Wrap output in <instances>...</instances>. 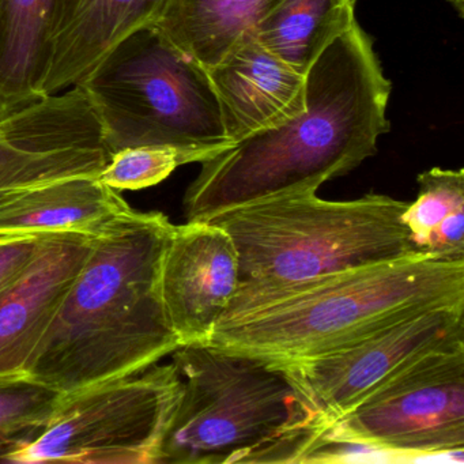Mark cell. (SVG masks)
<instances>
[{
	"instance_id": "obj_10",
	"label": "cell",
	"mask_w": 464,
	"mask_h": 464,
	"mask_svg": "<svg viewBox=\"0 0 464 464\" xmlns=\"http://www.w3.org/2000/svg\"><path fill=\"white\" fill-rule=\"evenodd\" d=\"M240 286L237 249L211 221L173 225L160 268L168 320L181 346L208 343Z\"/></svg>"
},
{
	"instance_id": "obj_6",
	"label": "cell",
	"mask_w": 464,
	"mask_h": 464,
	"mask_svg": "<svg viewBox=\"0 0 464 464\" xmlns=\"http://www.w3.org/2000/svg\"><path fill=\"white\" fill-rule=\"evenodd\" d=\"M110 153L131 146L232 145L208 70L156 26L127 37L82 83Z\"/></svg>"
},
{
	"instance_id": "obj_19",
	"label": "cell",
	"mask_w": 464,
	"mask_h": 464,
	"mask_svg": "<svg viewBox=\"0 0 464 464\" xmlns=\"http://www.w3.org/2000/svg\"><path fill=\"white\" fill-rule=\"evenodd\" d=\"M63 393L28 374L0 376V455L34 439Z\"/></svg>"
},
{
	"instance_id": "obj_21",
	"label": "cell",
	"mask_w": 464,
	"mask_h": 464,
	"mask_svg": "<svg viewBox=\"0 0 464 464\" xmlns=\"http://www.w3.org/2000/svg\"><path fill=\"white\" fill-rule=\"evenodd\" d=\"M50 236H0V298L31 267Z\"/></svg>"
},
{
	"instance_id": "obj_22",
	"label": "cell",
	"mask_w": 464,
	"mask_h": 464,
	"mask_svg": "<svg viewBox=\"0 0 464 464\" xmlns=\"http://www.w3.org/2000/svg\"><path fill=\"white\" fill-rule=\"evenodd\" d=\"M353 4H357L358 0H352Z\"/></svg>"
},
{
	"instance_id": "obj_16",
	"label": "cell",
	"mask_w": 464,
	"mask_h": 464,
	"mask_svg": "<svg viewBox=\"0 0 464 464\" xmlns=\"http://www.w3.org/2000/svg\"><path fill=\"white\" fill-rule=\"evenodd\" d=\"M276 0H170L156 28L206 70L218 63Z\"/></svg>"
},
{
	"instance_id": "obj_20",
	"label": "cell",
	"mask_w": 464,
	"mask_h": 464,
	"mask_svg": "<svg viewBox=\"0 0 464 464\" xmlns=\"http://www.w3.org/2000/svg\"><path fill=\"white\" fill-rule=\"evenodd\" d=\"M218 153L172 145L131 146L111 154L97 179L116 191H138L161 183L181 165L203 162Z\"/></svg>"
},
{
	"instance_id": "obj_13",
	"label": "cell",
	"mask_w": 464,
	"mask_h": 464,
	"mask_svg": "<svg viewBox=\"0 0 464 464\" xmlns=\"http://www.w3.org/2000/svg\"><path fill=\"white\" fill-rule=\"evenodd\" d=\"M92 248V236L51 235L39 256L0 298V376L25 373Z\"/></svg>"
},
{
	"instance_id": "obj_11",
	"label": "cell",
	"mask_w": 464,
	"mask_h": 464,
	"mask_svg": "<svg viewBox=\"0 0 464 464\" xmlns=\"http://www.w3.org/2000/svg\"><path fill=\"white\" fill-rule=\"evenodd\" d=\"M170 0H61L39 97L82 85L127 37L154 26Z\"/></svg>"
},
{
	"instance_id": "obj_2",
	"label": "cell",
	"mask_w": 464,
	"mask_h": 464,
	"mask_svg": "<svg viewBox=\"0 0 464 464\" xmlns=\"http://www.w3.org/2000/svg\"><path fill=\"white\" fill-rule=\"evenodd\" d=\"M172 227L160 211L131 208L92 236L25 374L66 395L138 373L178 350L160 290Z\"/></svg>"
},
{
	"instance_id": "obj_1",
	"label": "cell",
	"mask_w": 464,
	"mask_h": 464,
	"mask_svg": "<svg viewBox=\"0 0 464 464\" xmlns=\"http://www.w3.org/2000/svg\"><path fill=\"white\" fill-rule=\"evenodd\" d=\"M391 82L357 21L312 62L305 108L200 162L184 195L187 221H210L243 206L317 192L374 156L390 131Z\"/></svg>"
},
{
	"instance_id": "obj_3",
	"label": "cell",
	"mask_w": 464,
	"mask_h": 464,
	"mask_svg": "<svg viewBox=\"0 0 464 464\" xmlns=\"http://www.w3.org/2000/svg\"><path fill=\"white\" fill-rule=\"evenodd\" d=\"M442 305H464V260L409 257L295 284L240 285L208 343L295 362Z\"/></svg>"
},
{
	"instance_id": "obj_7",
	"label": "cell",
	"mask_w": 464,
	"mask_h": 464,
	"mask_svg": "<svg viewBox=\"0 0 464 464\" xmlns=\"http://www.w3.org/2000/svg\"><path fill=\"white\" fill-rule=\"evenodd\" d=\"M181 391L183 380L172 362L66 393L47 425L0 460L157 464Z\"/></svg>"
},
{
	"instance_id": "obj_8",
	"label": "cell",
	"mask_w": 464,
	"mask_h": 464,
	"mask_svg": "<svg viewBox=\"0 0 464 464\" xmlns=\"http://www.w3.org/2000/svg\"><path fill=\"white\" fill-rule=\"evenodd\" d=\"M328 440L396 458L463 452L464 339L401 369L339 418Z\"/></svg>"
},
{
	"instance_id": "obj_15",
	"label": "cell",
	"mask_w": 464,
	"mask_h": 464,
	"mask_svg": "<svg viewBox=\"0 0 464 464\" xmlns=\"http://www.w3.org/2000/svg\"><path fill=\"white\" fill-rule=\"evenodd\" d=\"M61 0H0V119L40 100Z\"/></svg>"
},
{
	"instance_id": "obj_17",
	"label": "cell",
	"mask_w": 464,
	"mask_h": 464,
	"mask_svg": "<svg viewBox=\"0 0 464 464\" xmlns=\"http://www.w3.org/2000/svg\"><path fill=\"white\" fill-rule=\"evenodd\" d=\"M354 7L352 0H276L249 34L306 74L328 43L357 21Z\"/></svg>"
},
{
	"instance_id": "obj_5",
	"label": "cell",
	"mask_w": 464,
	"mask_h": 464,
	"mask_svg": "<svg viewBox=\"0 0 464 464\" xmlns=\"http://www.w3.org/2000/svg\"><path fill=\"white\" fill-rule=\"evenodd\" d=\"M407 205L388 195L325 200L309 192L243 206L210 221L235 243L240 285L273 286L429 257L401 221Z\"/></svg>"
},
{
	"instance_id": "obj_9",
	"label": "cell",
	"mask_w": 464,
	"mask_h": 464,
	"mask_svg": "<svg viewBox=\"0 0 464 464\" xmlns=\"http://www.w3.org/2000/svg\"><path fill=\"white\" fill-rule=\"evenodd\" d=\"M464 339V305L407 314L334 352L284 363L331 426L391 377L448 342Z\"/></svg>"
},
{
	"instance_id": "obj_14",
	"label": "cell",
	"mask_w": 464,
	"mask_h": 464,
	"mask_svg": "<svg viewBox=\"0 0 464 464\" xmlns=\"http://www.w3.org/2000/svg\"><path fill=\"white\" fill-rule=\"evenodd\" d=\"M131 208L97 176L59 179L2 195L0 236H94Z\"/></svg>"
},
{
	"instance_id": "obj_18",
	"label": "cell",
	"mask_w": 464,
	"mask_h": 464,
	"mask_svg": "<svg viewBox=\"0 0 464 464\" xmlns=\"http://www.w3.org/2000/svg\"><path fill=\"white\" fill-rule=\"evenodd\" d=\"M417 199L401 214L423 256L464 260V172L431 168L418 176Z\"/></svg>"
},
{
	"instance_id": "obj_12",
	"label": "cell",
	"mask_w": 464,
	"mask_h": 464,
	"mask_svg": "<svg viewBox=\"0 0 464 464\" xmlns=\"http://www.w3.org/2000/svg\"><path fill=\"white\" fill-rule=\"evenodd\" d=\"M230 142L276 126L305 108V74L252 34L208 69Z\"/></svg>"
},
{
	"instance_id": "obj_4",
	"label": "cell",
	"mask_w": 464,
	"mask_h": 464,
	"mask_svg": "<svg viewBox=\"0 0 464 464\" xmlns=\"http://www.w3.org/2000/svg\"><path fill=\"white\" fill-rule=\"evenodd\" d=\"M170 355L183 391L157 464L308 463L334 447L284 363L210 343Z\"/></svg>"
}]
</instances>
